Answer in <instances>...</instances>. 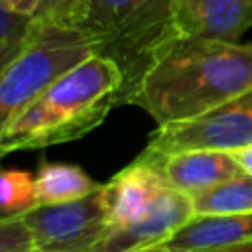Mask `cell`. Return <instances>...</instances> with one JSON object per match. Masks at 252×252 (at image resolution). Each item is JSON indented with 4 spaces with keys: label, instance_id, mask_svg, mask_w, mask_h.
<instances>
[{
    "label": "cell",
    "instance_id": "obj_2",
    "mask_svg": "<svg viewBox=\"0 0 252 252\" xmlns=\"http://www.w3.org/2000/svg\"><path fill=\"white\" fill-rule=\"evenodd\" d=\"M122 87L120 67L104 55H91L0 128V154L47 148L87 136L118 106Z\"/></svg>",
    "mask_w": 252,
    "mask_h": 252
},
{
    "label": "cell",
    "instance_id": "obj_7",
    "mask_svg": "<svg viewBox=\"0 0 252 252\" xmlns=\"http://www.w3.org/2000/svg\"><path fill=\"white\" fill-rule=\"evenodd\" d=\"M195 219L193 197L167 187L134 220L108 228L91 252H132L165 244L177 230Z\"/></svg>",
    "mask_w": 252,
    "mask_h": 252
},
{
    "label": "cell",
    "instance_id": "obj_16",
    "mask_svg": "<svg viewBox=\"0 0 252 252\" xmlns=\"http://www.w3.org/2000/svg\"><path fill=\"white\" fill-rule=\"evenodd\" d=\"M35 242L22 215L0 219V252H33Z\"/></svg>",
    "mask_w": 252,
    "mask_h": 252
},
{
    "label": "cell",
    "instance_id": "obj_1",
    "mask_svg": "<svg viewBox=\"0 0 252 252\" xmlns=\"http://www.w3.org/2000/svg\"><path fill=\"white\" fill-rule=\"evenodd\" d=\"M252 91V41L175 35L128 94L158 126L195 118Z\"/></svg>",
    "mask_w": 252,
    "mask_h": 252
},
{
    "label": "cell",
    "instance_id": "obj_15",
    "mask_svg": "<svg viewBox=\"0 0 252 252\" xmlns=\"http://www.w3.org/2000/svg\"><path fill=\"white\" fill-rule=\"evenodd\" d=\"M35 14L16 12L8 4L0 2V69L10 65L26 47L35 30Z\"/></svg>",
    "mask_w": 252,
    "mask_h": 252
},
{
    "label": "cell",
    "instance_id": "obj_10",
    "mask_svg": "<svg viewBox=\"0 0 252 252\" xmlns=\"http://www.w3.org/2000/svg\"><path fill=\"white\" fill-rule=\"evenodd\" d=\"M165 189L167 183L159 169L136 158L130 165L120 169L108 183L102 185L110 228L122 226L140 217Z\"/></svg>",
    "mask_w": 252,
    "mask_h": 252
},
{
    "label": "cell",
    "instance_id": "obj_12",
    "mask_svg": "<svg viewBox=\"0 0 252 252\" xmlns=\"http://www.w3.org/2000/svg\"><path fill=\"white\" fill-rule=\"evenodd\" d=\"M35 187L39 205H61L96 193L102 183H96L79 165L41 161L35 175Z\"/></svg>",
    "mask_w": 252,
    "mask_h": 252
},
{
    "label": "cell",
    "instance_id": "obj_21",
    "mask_svg": "<svg viewBox=\"0 0 252 252\" xmlns=\"http://www.w3.org/2000/svg\"><path fill=\"white\" fill-rule=\"evenodd\" d=\"M132 252H171V250H167L163 244H159V246H152V248H142V250H132Z\"/></svg>",
    "mask_w": 252,
    "mask_h": 252
},
{
    "label": "cell",
    "instance_id": "obj_9",
    "mask_svg": "<svg viewBox=\"0 0 252 252\" xmlns=\"http://www.w3.org/2000/svg\"><path fill=\"white\" fill-rule=\"evenodd\" d=\"M148 163L159 169L167 187L189 197L205 193L242 173L230 152H183Z\"/></svg>",
    "mask_w": 252,
    "mask_h": 252
},
{
    "label": "cell",
    "instance_id": "obj_6",
    "mask_svg": "<svg viewBox=\"0 0 252 252\" xmlns=\"http://www.w3.org/2000/svg\"><path fill=\"white\" fill-rule=\"evenodd\" d=\"M28 222L35 250L91 252L110 228L102 187L79 201L39 205L22 215Z\"/></svg>",
    "mask_w": 252,
    "mask_h": 252
},
{
    "label": "cell",
    "instance_id": "obj_20",
    "mask_svg": "<svg viewBox=\"0 0 252 252\" xmlns=\"http://www.w3.org/2000/svg\"><path fill=\"white\" fill-rule=\"evenodd\" d=\"M209 252H252V240H244L240 244H232V246L217 248V250H209Z\"/></svg>",
    "mask_w": 252,
    "mask_h": 252
},
{
    "label": "cell",
    "instance_id": "obj_13",
    "mask_svg": "<svg viewBox=\"0 0 252 252\" xmlns=\"http://www.w3.org/2000/svg\"><path fill=\"white\" fill-rule=\"evenodd\" d=\"M195 217L252 211V175L240 173L205 193L193 197Z\"/></svg>",
    "mask_w": 252,
    "mask_h": 252
},
{
    "label": "cell",
    "instance_id": "obj_22",
    "mask_svg": "<svg viewBox=\"0 0 252 252\" xmlns=\"http://www.w3.org/2000/svg\"><path fill=\"white\" fill-rule=\"evenodd\" d=\"M33 252H45V250H33Z\"/></svg>",
    "mask_w": 252,
    "mask_h": 252
},
{
    "label": "cell",
    "instance_id": "obj_18",
    "mask_svg": "<svg viewBox=\"0 0 252 252\" xmlns=\"http://www.w3.org/2000/svg\"><path fill=\"white\" fill-rule=\"evenodd\" d=\"M230 156L234 158V161L238 163L240 171L246 175H252V144H246L238 150H232Z\"/></svg>",
    "mask_w": 252,
    "mask_h": 252
},
{
    "label": "cell",
    "instance_id": "obj_3",
    "mask_svg": "<svg viewBox=\"0 0 252 252\" xmlns=\"http://www.w3.org/2000/svg\"><path fill=\"white\" fill-rule=\"evenodd\" d=\"M179 0H83L75 26L89 32L98 43V55L112 59L124 87L116 104L128 94L152 65L158 51L177 33L175 14Z\"/></svg>",
    "mask_w": 252,
    "mask_h": 252
},
{
    "label": "cell",
    "instance_id": "obj_4",
    "mask_svg": "<svg viewBox=\"0 0 252 252\" xmlns=\"http://www.w3.org/2000/svg\"><path fill=\"white\" fill-rule=\"evenodd\" d=\"M96 51L98 43L89 32L37 18L26 47L0 69V128Z\"/></svg>",
    "mask_w": 252,
    "mask_h": 252
},
{
    "label": "cell",
    "instance_id": "obj_14",
    "mask_svg": "<svg viewBox=\"0 0 252 252\" xmlns=\"http://www.w3.org/2000/svg\"><path fill=\"white\" fill-rule=\"evenodd\" d=\"M39 207L35 177L24 169H4L0 175V219L24 215Z\"/></svg>",
    "mask_w": 252,
    "mask_h": 252
},
{
    "label": "cell",
    "instance_id": "obj_11",
    "mask_svg": "<svg viewBox=\"0 0 252 252\" xmlns=\"http://www.w3.org/2000/svg\"><path fill=\"white\" fill-rule=\"evenodd\" d=\"M252 240V211L191 219L163 246L171 252H209Z\"/></svg>",
    "mask_w": 252,
    "mask_h": 252
},
{
    "label": "cell",
    "instance_id": "obj_8",
    "mask_svg": "<svg viewBox=\"0 0 252 252\" xmlns=\"http://www.w3.org/2000/svg\"><path fill=\"white\" fill-rule=\"evenodd\" d=\"M177 33L238 43L252 28V0H179Z\"/></svg>",
    "mask_w": 252,
    "mask_h": 252
},
{
    "label": "cell",
    "instance_id": "obj_19",
    "mask_svg": "<svg viewBox=\"0 0 252 252\" xmlns=\"http://www.w3.org/2000/svg\"><path fill=\"white\" fill-rule=\"evenodd\" d=\"M4 4H8L12 10L16 12H24V14H37L41 0H0Z\"/></svg>",
    "mask_w": 252,
    "mask_h": 252
},
{
    "label": "cell",
    "instance_id": "obj_5",
    "mask_svg": "<svg viewBox=\"0 0 252 252\" xmlns=\"http://www.w3.org/2000/svg\"><path fill=\"white\" fill-rule=\"evenodd\" d=\"M252 144V91L195 118L158 126L138 156L156 161L183 152H232Z\"/></svg>",
    "mask_w": 252,
    "mask_h": 252
},
{
    "label": "cell",
    "instance_id": "obj_17",
    "mask_svg": "<svg viewBox=\"0 0 252 252\" xmlns=\"http://www.w3.org/2000/svg\"><path fill=\"white\" fill-rule=\"evenodd\" d=\"M83 0H41V6L37 10V18L53 24H65L75 26L79 8Z\"/></svg>",
    "mask_w": 252,
    "mask_h": 252
}]
</instances>
